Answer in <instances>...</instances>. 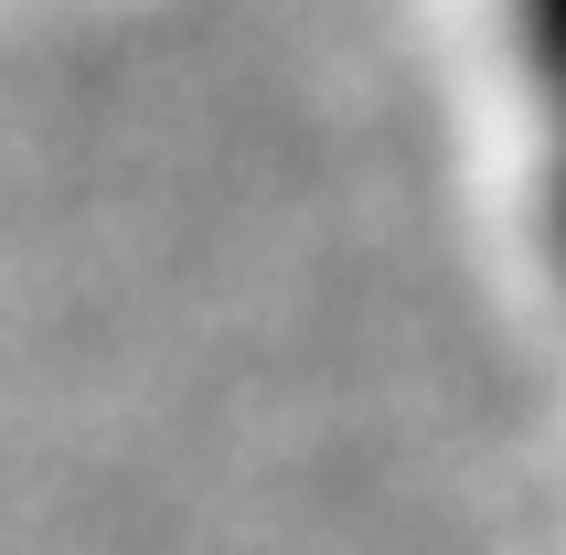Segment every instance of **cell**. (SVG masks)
<instances>
[{
  "label": "cell",
  "instance_id": "2",
  "mask_svg": "<svg viewBox=\"0 0 566 555\" xmlns=\"http://www.w3.org/2000/svg\"><path fill=\"white\" fill-rule=\"evenodd\" d=\"M545 224H556V268H566V128H556V182H545Z\"/></svg>",
  "mask_w": 566,
  "mask_h": 555
},
{
  "label": "cell",
  "instance_id": "1",
  "mask_svg": "<svg viewBox=\"0 0 566 555\" xmlns=\"http://www.w3.org/2000/svg\"><path fill=\"white\" fill-rule=\"evenodd\" d=\"M513 54H524V86L566 128V0H513Z\"/></svg>",
  "mask_w": 566,
  "mask_h": 555
}]
</instances>
